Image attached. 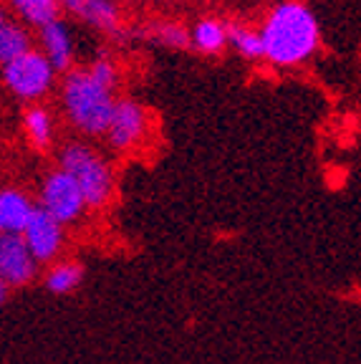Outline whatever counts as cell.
Returning <instances> with one entry per match:
<instances>
[{
    "label": "cell",
    "mask_w": 361,
    "mask_h": 364,
    "mask_svg": "<svg viewBox=\"0 0 361 364\" xmlns=\"http://www.w3.org/2000/svg\"><path fill=\"white\" fill-rule=\"evenodd\" d=\"M258 33L263 41V58L283 68L308 61L321 43L316 13L301 0L278 3L266 16Z\"/></svg>",
    "instance_id": "cell-1"
},
{
    "label": "cell",
    "mask_w": 361,
    "mask_h": 364,
    "mask_svg": "<svg viewBox=\"0 0 361 364\" xmlns=\"http://www.w3.org/2000/svg\"><path fill=\"white\" fill-rule=\"evenodd\" d=\"M61 104L68 124L79 134L104 136L117 97L112 89L91 79L86 68H71L61 84Z\"/></svg>",
    "instance_id": "cell-2"
},
{
    "label": "cell",
    "mask_w": 361,
    "mask_h": 364,
    "mask_svg": "<svg viewBox=\"0 0 361 364\" xmlns=\"http://www.w3.org/2000/svg\"><path fill=\"white\" fill-rule=\"evenodd\" d=\"M58 170L66 172L79 188L86 208H107L114 195V170L102 154L84 142H71L61 149Z\"/></svg>",
    "instance_id": "cell-3"
},
{
    "label": "cell",
    "mask_w": 361,
    "mask_h": 364,
    "mask_svg": "<svg viewBox=\"0 0 361 364\" xmlns=\"http://www.w3.org/2000/svg\"><path fill=\"white\" fill-rule=\"evenodd\" d=\"M0 79L13 97L36 104L53 89L56 71L38 48H31L23 56H18L16 61L0 66Z\"/></svg>",
    "instance_id": "cell-4"
},
{
    "label": "cell",
    "mask_w": 361,
    "mask_h": 364,
    "mask_svg": "<svg viewBox=\"0 0 361 364\" xmlns=\"http://www.w3.org/2000/svg\"><path fill=\"white\" fill-rule=\"evenodd\" d=\"M38 210H43L45 215H51L56 223L68 225L76 223L86 210V203L81 198L79 188L74 185V180L61 170H53L45 175V180L41 182L38 193Z\"/></svg>",
    "instance_id": "cell-5"
},
{
    "label": "cell",
    "mask_w": 361,
    "mask_h": 364,
    "mask_svg": "<svg viewBox=\"0 0 361 364\" xmlns=\"http://www.w3.org/2000/svg\"><path fill=\"white\" fill-rule=\"evenodd\" d=\"M144 132H147V109L141 107L136 99H117L112 119H109V127L104 132L107 142L117 152H129L144 139Z\"/></svg>",
    "instance_id": "cell-6"
},
{
    "label": "cell",
    "mask_w": 361,
    "mask_h": 364,
    "mask_svg": "<svg viewBox=\"0 0 361 364\" xmlns=\"http://www.w3.org/2000/svg\"><path fill=\"white\" fill-rule=\"evenodd\" d=\"M21 238L36 263H51L63 248V225L36 208L28 225L23 228Z\"/></svg>",
    "instance_id": "cell-7"
},
{
    "label": "cell",
    "mask_w": 361,
    "mask_h": 364,
    "mask_svg": "<svg viewBox=\"0 0 361 364\" xmlns=\"http://www.w3.org/2000/svg\"><path fill=\"white\" fill-rule=\"evenodd\" d=\"M36 268H38V263L33 261L21 235L0 233V281L8 289L31 284L36 276Z\"/></svg>",
    "instance_id": "cell-8"
},
{
    "label": "cell",
    "mask_w": 361,
    "mask_h": 364,
    "mask_svg": "<svg viewBox=\"0 0 361 364\" xmlns=\"http://www.w3.org/2000/svg\"><path fill=\"white\" fill-rule=\"evenodd\" d=\"M41 33V53L48 58V63L53 66V71H71L74 68V38L71 31L63 21H53L43 28H38Z\"/></svg>",
    "instance_id": "cell-9"
},
{
    "label": "cell",
    "mask_w": 361,
    "mask_h": 364,
    "mask_svg": "<svg viewBox=\"0 0 361 364\" xmlns=\"http://www.w3.org/2000/svg\"><path fill=\"white\" fill-rule=\"evenodd\" d=\"M36 205L28 195L18 188L0 190V233L3 235H21L23 228L28 225Z\"/></svg>",
    "instance_id": "cell-10"
},
{
    "label": "cell",
    "mask_w": 361,
    "mask_h": 364,
    "mask_svg": "<svg viewBox=\"0 0 361 364\" xmlns=\"http://www.w3.org/2000/svg\"><path fill=\"white\" fill-rule=\"evenodd\" d=\"M190 46L198 48L205 56H217L225 51L227 36H225V23L220 18H200L190 31Z\"/></svg>",
    "instance_id": "cell-11"
},
{
    "label": "cell",
    "mask_w": 361,
    "mask_h": 364,
    "mask_svg": "<svg viewBox=\"0 0 361 364\" xmlns=\"http://www.w3.org/2000/svg\"><path fill=\"white\" fill-rule=\"evenodd\" d=\"M23 129L28 134L31 144L41 152L51 147L53 139H56V124H53V114L48 112L41 104H31L26 112H23Z\"/></svg>",
    "instance_id": "cell-12"
},
{
    "label": "cell",
    "mask_w": 361,
    "mask_h": 364,
    "mask_svg": "<svg viewBox=\"0 0 361 364\" xmlns=\"http://www.w3.org/2000/svg\"><path fill=\"white\" fill-rule=\"evenodd\" d=\"M81 21L109 36L122 33V13H119V6L114 0H86Z\"/></svg>",
    "instance_id": "cell-13"
},
{
    "label": "cell",
    "mask_w": 361,
    "mask_h": 364,
    "mask_svg": "<svg viewBox=\"0 0 361 364\" xmlns=\"http://www.w3.org/2000/svg\"><path fill=\"white\" fill-rule=\"evenodd\" d=\"M33 48V38L26 31V26L16 21H6L0 26V66L16 61L26 51Z\"/></svg>",
    "instance_id": "cell-14"
},
{
    "label": "cell",
    "mask_w": 361,
    "mask_h": 364,
    "mask_svg": "<svg viewBox=\"0 0 361 364\" xmlns=\"http://www.w3.org/2000/svg\"><path fill=\"white\" fill-rule=\"evenodd\" d=\"M11 8L18 13V18L36 26V28H43L48 23L61 21V6L58 0H8Z\"/></svg>",
    "instance_id": "cell-15"
},
{
    "label": "cell",
    "mask_w": 361,
    "mask_h": 364,
    "mask_svg": "<svg viewBox=\"0 0 361 364\" xmlns=\"http://www.w3.org/2000/svg\"><path fill=\"white\" fill-rule=\"evenodd\" d=\"M84 281V266L76 261H58L45 273V289L56 296H66L76 291Z\"/></svg>",
    "instance_id": "cell-16"
},
{
    "label": "cell",
    "mask_w": 361,
    "mask_h": 364,
    "mask_svg": "<svg viewBox=\"0 0 361 364\" xmlns=\"http://www.w3.org/2000/svg\"><path fill=\"white\" fill-rule=\"evenodd\" d=\"M225 36L227 46H232L243 58H248V61L263 58V41L255 28L243 26V23H225Z\"/></svg>",
    "instance_id": "cell-17"
},
{
    "label": "cell",
    "mask_w": 361,
    "mask_h": 364,
    "mask_svg": "<svg viewBox=\"0 0 361 364\" xmlns=\"http://www.w3.org/2000/svg\"><path fill=\"white\" fill-rule=\"evenodd\" d=\"M147 36L152 43H159L164 48H190V31L182 26V23H175V21H162V23H154L147 28Z\"/></svg>",
    "instance_id": "cell-18"
},
{
    "label": "cell",
    "mask_w": 361,
    "mask_h": 364,
    "mask_svg": "<svg viewBox=\"0 0 361 364\" xmlns=\"http://www.w3.org/2000/svg\"><path fill=\"white\" fill-rule=\"evenodd\" d=\"M86 71H89V76L94 81H99L102 86H107V89H117V81H119V71H117V63L112 61L109 56H96L94 61L86 66Z\"/></svg>",
    "instance_id": "cell-19"
},
{
    "label": "cell",
    "mask_w": 361,
    "mask_h": 364,
    "mask_svg": "<svg viewBox=\"0 0 361 364\" xmlns=\"http://www.w3.org/2000/svg\"><path fill=\"white\" fill-rule=\"evenodd\" d=\"M58 6H61V11L66 8L68 13H74L76 18H81V13H84V6H86V0H58Z\"/></svg>",
    "instance_id": "cell-20"
},
{
    "label": "cell",
    "mask_w": 361,
    "mask_h": 364,
    "mask_svg": "<svg viewBox=\"0 0 361 364\" xmlns=\"http://www.w3.org/2000/svg\"><path fill=\"white\" fill-rule=\"evenodd\" d=\"M8 294H11V289H8V286L3 284V281H0V306H3V304L8 301Z\"/></svg>",
    "instance_id": "cell-21"
},
{
    "label": "cell",
    "mask_w": 361,
    "mask_h": 364,
    "mask_svg": "<svg viewBox=\"0 0 361 364\" xmlns=\"http://www.w3.org/2000/svg\"><path fill=\"white\" fill-rule=\"evenodd\" d=\"M8 18H6V13H3V8H0V26H3V23H6Z\"/></svg>",
    "instance_id": "cell-22"
}]
</instances>
